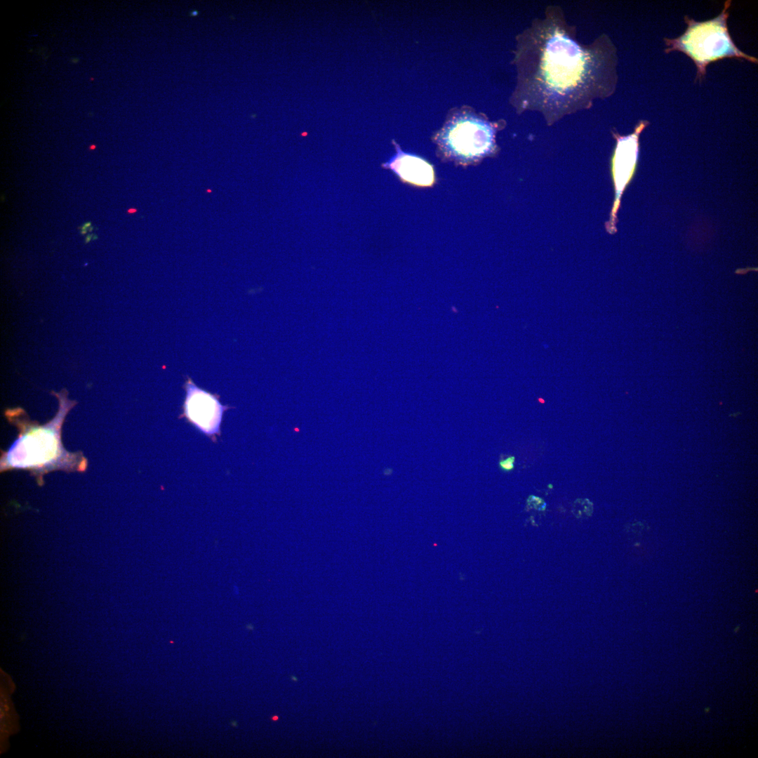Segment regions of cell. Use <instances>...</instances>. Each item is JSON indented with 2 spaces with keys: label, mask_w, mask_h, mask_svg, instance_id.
Instances as JSON below:
<instances>
[{
  "label": "cell",
  "mask_w": 758,
  "mask_h": 758,
  "mask_svg": "<svg viewBox=\"0 0 758 758\" xmlns=\"http://www.w3.org/2000/svg\"><path fill=\"white\" fill-rule=\"evenodd\" d=\"M440 140L448 156L462 162H470L491 152L494 148V131L484 121L463 118L450 124Z\"/></svg>",
  "instance_id": "cell-4"
},
{
  "label": "cell",
  "mask_w": 758,
  "mask_h": 758,
  "mask_svg": "<svg viewBox=\"0 0 758 758\" xmlns=\"http://www.w3.org/2000/svg\"><path fill=\"white\" fill-rule=\"evenodd\" d=\"M514 456H510L505 460H500L499 462V466L502 470L510 472L514 468Z\"/></svg>",
  "instance_id": "cell-10"
},
{
  "label": "cell",
  "mask_w": 758,
  "mask_h": 758,
  "mask_svg": "<svg viewBox=\"0 0 758 758\" xmlns=\"http://www.w3.org/2000/svg\"><path fill=\"white\" fill-rule=\"evenodd\" d=\"M527 507L529 509L533 508L538 511H543L546 508V503L538 497L530 496L527 500Z\"/></svg>",
  "instance_id": "cell-9"
},
{
  "label": "cell",
  "mask_w": 758,
  "mask_h": 758,
  "mask_svg": "<svg viewBox=\"0 0 758 758\" xmlns=\"http://www.w3.org/2000/svg\"><path fill=\"white\" fill-rule=\"evenodd\" d=\"M516 60L514 105L540 112L549 124L590 107L616 89L617 55L609 37L579 43L557 7L521 34Z\"/></svg>",
  "instance_id": "cell-1"
},
{
  "label": "cell",
  "mask_w": 758,
  "mask_h": 758,
  "mask_svg": "<svg viewBox=\"0 0 758 758\" xmlns=\"http://www.w3.org/2000/svg\"><path fill=\"white\" fill-rule=\"evenodd\" d=\"M91 227H92V225H91V222H86L84 225H82L81 227H79V229L81 230V234H86L87 233V232H89L90 228Z\"/></svg>",
  "instance_id": "cell-11"
},
{
  "label": "cell",
  "mask_w": 758,
  "mask_h": 758,
  "mask_svg": "<svg viewBox=\"0 0 758 758\" xmlns=\"http://www.w3.org/2000/svg\"><path fill=\"white\" fill-rule=\"evenodd\" d=\"M98 239V237H97V235L95 234H87V236L86 237L85 242L88 243L91 240H92V239L94 240V239Z\"/></svg>",
  "instance_id": "cell-12"
},
{
  "label": "cell",
  "mask_w": 758,
  "mask_h": 758,
  "mask_svg": "<svg viewBox=\"0 0 758 758\" xmlns=\"http://www.w3.org/2000/svg\"><path fill=\"white\" fill-rule=\"evenodd\" d=\"M184 414L188 420L203 433L212 436L219 432L223 412L227 406L221 404L217 395L197 387L187 378Z\"/></svg>",
  "instance_id": "cell-5"
},
{
  "label": "cell",
  "mask_w": 758,
  "mask_h": 758,
  "mask_svg": "<svg viewBox=\"0 0 758 758\" xmlns=\"http://www.w3.org/2000/svg\"><path fill=\"white\" fill-rule=\"evenodd\" d=\"M592 511V503L588 499H578L573 503V513L578 518L590 517Z\"/></svg>",
  "instance_id": "cell-8"
},
{
  "label": "cell",
  "mask_w": 758,
  "mask_h": 758,
  "mask_svg": "<svg viewBox=\"0 0 758 758\" xmlns=\"http://www.w3.org/2000/svg\"><path fill=\"white\" fill-rule=\"evenodd\" d=\"M648 124L641 121L634 132L625 137L618 138L617 146L613 159L614 178L618 195H620L633 171L638 153V138L640 132Z\"/></svg>",
  "instance_id": "cell-7"
},
{
  "label": "cell",
  "mask_w": 758,
  "mask_h": 758,
  "mask_svg": "<svg viewBox=\"0 0 758 758\" xmlns=\"http://www.w3.org/2000/svg\"><path fill=\"white\" fill-rule=\"evenodd\" d=\"M731 1L725 2L722 12L716 18L696 22L685 16L687 29L675 39H664L668 53L679 51L691 58L697 67L696 80L701 81L706 74L709 63L724 58H737L757 63V59L740 51L729 34L727 19Z\"/></svg>",
  "instance_id": "cell-3"
},
{
  "label": "cell",
  "mask_w": 758,
  "mask_h": 758,
  "mask_svg": "<svg viewBox=\"0 0 758 758\" xmlns=\"http://www.w3.org/2000/svg\"><path fill=\"white\" fill-rule=\"evenodd\" d=\"M396 154L383 167L392 171L403 182L420 187L434 184L435 176L433 167L425 160L401 151L396 145Z\"/></svg>",
  "instance_id": "cell-6"
},
{
  "label": "cell",
  "mask_w": 758,
  "mask_h": 758,
  "mask_svg": "<svg viewBox=\"0 0 758 758\" xmlns=\"http://www.w3.org/2000/svg\"><path fill=\"white\" fill-rule=\"evenodd\" d=\"M58 401L55 416L44 425L32 420L21 407L8 408L4 415L18 430V437L0 459V470L24 469L39 482L50 472H84L87 458L81 451L70 452L63 446L62 427L68 413L77 402L68 399V392H51Z\"/></svg>",
  "instance_id": "cell-2"
}]
</instances>
